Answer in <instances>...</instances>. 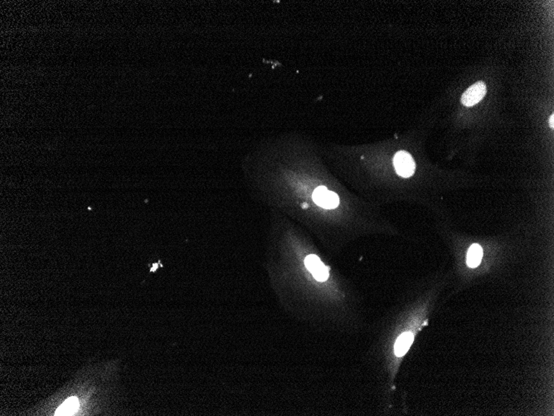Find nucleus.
Wrapping results in <instances>:
<instances>
[{
  "instance_id": "6",
  "label": "nucleus",
  "mask_w": 554,
  "mask_h": 416,
  "mask_svg": "<svg viewBox=\"0 0 554 416\" xmlns=\"http://www.w3.org/2000/svg\"><path fill=\"white\" fill-rule=\"evenodd\" d=\"M483 249L479 244H472L467 253L466 262L470 268H476L481 263Z\"/></svg>"
},
{
  "instance_id": "2",
  "label": "nucleus",
  "mask_w": 554,
  "mask_h": 416,
  "mask_svg": "<svg viewBox=\"0 0 554 416\" xmlns=\"http://www.w3.org/2000/svg\"><path fill=\"white\" fill-rule=\"evenodd\" d=\"M312 198L316 205L324 209H335L339 205V198L337 194L324 186L315 188L313 192Z\"/></svg>"
},
{
  "instance_id": "7",
  "label": "nucleus",
  "mask_w": 554,
  "mask_h": 416,
  "mask_svg": "<svg viewBox=\"0 0 554 416\" xmlns=\"http://www.w3.org/2000/svg\"><path fill=\"white\" fill-rule=\"evenodd\" d=\"M78 400L76 397L67 399L57 410L55 415H71L78 409Z\"/></svg>"
},
{
  "instance_id": "9",
  "label": "nucleus",
  "mask_w": 554,
  "mask_h": 416,
  "mask_svg": "<svg viewBox=\"0 0 554 416\" xmlns=\"http://www.w3.org/2000/svg\"><path fill=\"white\" fill-rule=\"evenodd\" d=\"M302 207L305 209H308V204L305 203V204H303V205H302Z\"/></svg>"
},
{
  "instance_id": "3",
  "label": "nucleus",
  "mask_w": 554,
  "mask_h": 416,
  "mask_svg": "<svg viewBox=\"0 0 554 416\" xmlns=\"http://www.w3.org/2000/svg\"><path fill=\"white\" fill-rule=\"evenodd\" d=\"M486 94V86L483 82H478L470 87L463 93L461 102L465 106H475L483 99Z\"/></svg>"
},
{
  "instance_id": "5",
  "label": "nucleus",
  "mask_w": 554,
  "mask_h": 416,
  "mask_svg": "<svg viewBox=\"0 0 554 416\" xmlns=\"http://www.w3.org/2000/svg\"><path fill=\"white\" fill-rule=\"evenodd\" d=\"M413 343V335L411 332L402 334L395 343V354L397 357L404 356Z\"/></svg>"
},
{
  "instance_id": "1",
  "label": "nucleus",
  "mask_w": 554,
  "mask_h": 416,
  "mask_svg": "<svg viewBox=\"0 0 554 416\" xmlns=\"http://www.w3.org/2000/svg\"><path fill=\"white\" fill-rule=\"evenodd\" d=\"M393 165L398 175L402 177H411L416 170L415 161L412 156L406 152H398L393 158Z\"/></svg>"
},
{
  "instance_id": "4",
  "label": "nucleus",
  "mask_w": 554,
  "mask_h": 416,
  "mask_svg": "<svg viewBox=\"0 0 554 416\" xmlns=\"http://www.w3.org/2000/svg\"><path fill=\"white\" fill-rule=\"evenodd\" d=\"M306 269L319 282H324L329 278V268L326 267L316 255H309L305 260Z\"/></svg>"
},
{
  "instance_id": "8",
  "label": "nucleus",
  "mask_w": 554,
  "mask_h": 416,
  "mask_svg": "<svg viewBox=\"0 0 554 416\" xmlns=\"http://www.w3.org/2000/svg\"><path fill=\"white\" fill-rule=\"evenodd\" d=\"M549 123H550V126H551V127H552V128H553V127H554V115H553V114H552V116H551V117H550Z\"/></svg>"
}]
</instances>
